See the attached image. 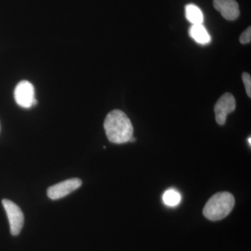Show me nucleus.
Listing matches in <instances>:
<instances>
[{
    "label": "nucleus",
    "instance_id": "obj_1",
    "mask_svg": "<svg viewBox=\"0 0 251 251\" xmlns=\"http://www.w3.org/2000/svg\"><path fill=\"white\" fill-rule=\"evenodd\" d=\"M104 128L108 140L112 143H128L133 137V125L122 110H112L108 114L104 122Z\"/></svg>",
    "mask_w": 251,
    "mask_h": 251
},
{
    "label": "nucleus",
    "instance_id": "obj_2",
    "mask_svg": "<svg viewBox=\"0 0 251 251\" xmlns=\"http://www.w3.org/2000/svg\"><path fill=\"white\" fill-rule=\"evenodd\" d=\"M234 204L233 195L228 192L218 193L207 201L203 214L210 221H219L228 215L233 209Z\"/></svg>",
    "mask_w": 251,
    "mask_h": 251
},
{
    "label": "nucleus",
    "instance_id": "obj_3",
    "mask_svg": "<svg viewBox=\"0 0 251 251\" xmlns=\"http://www.w3.org/2000/svg\"><path fill=\"white\" fill-rule=\"evenodd\" d=\"M14 98L18 105L24 108H31L37 104L35 99V90L30 82L23 80L16 86Z\"/></svg>",
    "mask_w": 251,
    "mask_h": 251
},
{
    "label": "nucleus",
    "instance_id": "obj_4",
    "mask_svg": "<svg viewBox=\"0 0 251 251\" xmlns=\"http://www.w3.org/2000/svg\"><path fill=\"white\" fill-rule=\"evenodd\" d=\"M2 204L9 219L11 234L18 235L24 225L23 211L17 204L9 200H3Z\"/></svg>",
    "mask_w": 251,
    "mask_h": 251
},
{
    "label": "nucleus",
    "instance_id": "obj_5",
    "mask_svg": "<svg viewBox=\"0 0 251 251\" xmlns=\"http://www.w3.org/2000/svg\"><path fill=\"white\" fill-rule=\"evenodd\" d=\"M236 108V100L230 93L224 94L214 105L216 121L219 125H224L227 115L234 112Z\"/></svg>",
    "mask_w": 251,
    "mask_h": 251
},
{
    "label": "nucleus",
    "instance_id": "obj_6",
    "mask_svg": "<svg viewBox=\"0 0 251 251\" xmlns=\"http://www.w3.org/2000/svg\"><path fill=\"white\" fill-rule=\"evenodd\" d=\"M82 181L77 178L67 179L50 186L48 189L47 195L51 200H58L65 197L80 187Z\"/></svg>",
    "mask_w": 251,
    "mask_h": 251
},
{
    "label": "nucleus",
    "instance_id": "obj_7",
    "mask_svg": "<svg viewBox=\"0 0 251 251\" xmlns=\"http://www.w3.org/2000/svg\"><path fill=\"white\" fill-rule=\"evenodd\" d=\"M214 7L227 21H234L240 15L236 0H214Z\"/></svg>",
    "mask_w": 251,
    "mask_h": 251
},
{
    "label": "nucleus",
    "instance_id": "obj_8",
    "mask_svg": "<svg viewBox=\"0 0 251 251\" xmlns=\"http://www.w3.org/2000/svg\"><path fill=\"white\" fill-rule=\"evenodd\" d=\"M188 32L193 40L201 45H206L211 42V36L202 24L192 25Z\"/></svg>",
    "mask_w": 251,
    "mask_h": 251
},
{
    "label": "nucleus",
    "instance_id": "obj_9",
    "mask_svg": "<svg viewBox=\"0 0 251 251\" xmlns=\"http://www.w3.org/2000/svg\"><path fill=\"white\" fill-rule=\"evenodd\" d=\"M186 19L192 25H201L204 21V14L202 10L196 4H187L185 7Z\"/></svg>",
    "mask_w": 251,
    "mask_h": 251
},
{
    "label": "nucleus",
    "instance_id": "obj_10",
    "mask_svg": "<svg viewBox=\"0 0 251 251\" xmlns=\"http://www.w3.org/2000/svg\"><path fill=\"white\" fill-rule=\"evenodd\" d=\"M181 195L175 189L167 190L163 196V202L168 206L178 205L181 202Z\"/></svg>",
    "mask_w": 251,
    "mask_h": 251
},
{
    "label": "nucleus",
    "instance_id": "obj_11",
    "mask_svg": "<svg viewBox=\"0 0 251 251\" xmlns=\"http://www.w3.org/2000/svg\"><path fill=\"white\" fill-rule=\"evenodd\" d=\"M242 80L245 86L246 92L248 97H251V76L248 73H244L242 74Z\"/></svg>",
    "mask_w": 251,
    "mask_h": 251
},
{
    "label": "nucleus",
    "instance_id": "obj_12",
    "mask_svg": "<svg viewBox=\"0 0 251 251\" xmlns=\"http://www.w3.org/2000/svg\"><path fill=\"white\" fill-rule=\"evenodd\" d=\"M239 41H240L241 44H247L251 43V28L249 27L246 29L244 32L241 34L240 37H239Z\"/></svg>",
    "mask_w": 251,
    "mask_h": 251
},
{
    "label": "nucleus",
    "instance_id": "obj_13",
    "mask_svg": "<svg viewBox=\"0 0 251 251\" xmlns=\"http://www.w3.org/2000/svg\"><path fill=\"white\" fill-rule=\"evenodd\" d=\"M135 139L134 138H133V137H132L131 138H130V139L129 140V142H132V143H133V142H135Z\"/></svg>",
    "mask_w": 251,
    "mask_h": 251
},
{
    "label": "nucleus",
    "instance_id": "obj_14",
    "mask_svg": "<svg viewBox=\"0 0 251 251\" xmlns=\"http://www.w3.org/2000/svg\"><path fill=\"white\" fill-rule=\"evenodd\" d=\"M251 138H249V139H248V142H249V145H250V146L251 145Z\"/></svg>",
    "mask_w": 251,
    "mask_h": 251
}]
</instances>
